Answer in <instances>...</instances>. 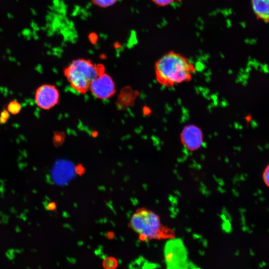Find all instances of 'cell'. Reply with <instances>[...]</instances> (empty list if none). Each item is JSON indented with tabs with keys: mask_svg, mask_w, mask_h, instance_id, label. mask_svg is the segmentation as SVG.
I'll list each match as a JSON object with an SVG mask.
<instances>
[{
	"mask_svg": "<svg viewBox=\"0 0 269 269\" xmlns=\"http://www.w3.org/2000/svg\"><path fill=\"white\" fill-rule=\"evenodd\" d=\"M180 139L186 149L190 151L196 150L201 147L203 143L202 131L195 125L187 126L181 132Z\"/></svg>",
	"mask_w": 269,
	"mask_h": 269,
	"instance_id": "cell-6",
	"label": "cell"
},
{
	"mask_svg": "<svg viewBox=\"0 0 269 269\" xmlns=\"http://www.w3.org/2000/svg\"><path fill=\"white\" fill-rule=\"evenodd\" d=\"M196 72V67L181 54L170 51L161 56L155 64L157 82L166 87L189 82Z\"/></svg>",
	"mask_w": 269,
	"mask_h": 269,
	"instance_id": "cell-1",
	"label": "cell"
},
{
	"mask_svg": "<svg viewBox=\"0 0 269 269\" xmlns=\"http://www.w3.org/2000/svg\"><path fill=\"white\" fill-rule=\"evenodd\" d=\"M102 265L105 269H116L118 265V260L113 257H108L103 261Z\"/></svg>",
	"mask_w": 269,
	"mask_h": 269,
	"instance_id": "cell-9",
	"label": "cell"
},
{
	"mask_svg": "<svg viewBox=\"0 0 269 269\" xmlns=\"http://www.w3.org/2000/svg\"><path fill=\"white\" fill-rule=\"evenodd\" d=\"M89 90L96 97L105 100L110 98L115 94L116 87L112 78L103 72L91 82Z\"/></svg>",
	"mask_w": 269,
	"mask_h": 269,
	"instance_id": "cell-5",
	"label": "cell"
},
{
	"mask_svg": "<svg viewBox=\"0 0 269 269\" xmlns=\"http://www.w3.org/2000/svg\"><path fill=\"white\" fill-rule=\"evenodd\" d=\"M251 2L257 18L267 22L269 18V0H251Z\"/></svg>",
	"mask_w": 269,
	"mask_h": 269,
	"instance_id": "cell-7",
	"label": "cell"
},
{
	"mask_svg": "<svg viewBox=\"0 0 269 269\" xmlns=\"http://www.w3.org/2000/svg\"><path fill=\"white\" fill-rule=\"evenodd\" d=\"M59 100L60 93L54 85L43 84L38 87L35 91V103L42 110H50L58 104Z\"/></svg>",
	"mask_w": 269,
	"mask_h": 269,
	"instance_id": "cell-4",
	"label": "cell"
},
{
	"mask_svg": "<svg viewBox=\"0 0 269 269\" xmlns=\"http://www.w3.org/2000/svg\"><path fill=\"white\" fill-rule=\"evenodd\" d=\"M129 226L141 241L172 239L174 237L173 231L162 224L159 216L145 208L136 210L131 217Z\"/></svg>",
	"mask_w": 269,
	"mask_h": 269,
	"instance_id": "cell-2",
	"label": "cell"
},
{
	"mask_svg": "<svg viewBox=\"0 0 269 269\" xmlns=\"http://www.w3.org/2000/svg\"><path fill=\"white\" fill-rule=\"evenodd\" d=\"M269 166H267L263 173V179L265 183L267 186L269 185Z\"/></svg>",
	"mask_w": 269,
	"mask_h": 269,
	"instance_id": "cell-13",
	"label": "cell"
},
{
	"mask_svg": "<svg viewBox=\"0 0 269 269\" xmlns=\"http://www.w3.org/2000/svg\"><path fill=\"white\" fill-rule=\"evenodd\" d=\"M21 105L16 100H12L7 105L6 110L12 115L18 114L21 110Z\"/></svg>",
	"mask_w": 269,
	"mask_h": 269,
	"instance_id": "cell-8",
	"label": "cell"
},
{
	"mask_svg": "<svg viewBox=\"0 0 269 269\" xmlns=\"http://www.w3.org/2000/svg\"><path fill=\"white\" fill-rule=\"evenodd\" d=\"M155 4L160 6H165L172 4L177 0H151Z\"/></svg>",
	"mask_w": 269,
	"mask_h": 269,
	"instance_id": "cell-11",
	"label": "cell"
},
{
	"mask_svg": "<svg viewBox=\"0 0 269 269\" xmlns=\"http://www.w3.org/2000/svg\"><path fill=\"white\" fill-rule=\"evenodd\" d=\"M9 113L6 110H3L0 114V124L5 123L8 119Z\"/></svg>",
	"mask_w": 269,
	"mask_h": 269,
	"instance_id": "cell-12",
	"label": "cell"
},
{
	"mask_svg": "<svg viewBox=\"0 0 269 269\" xmlns=\"http://www.w3.org/2000/svg\"><path fill=\"white\" fill-rule=\"evenodd\" d=\"M117 0H92V2L101 7H107L115 4Z\"/></svg>",
	"mask_w": 269,
	"mask_h": 269,
	"instance_id": "cell-10",
	"label": "cell"
},
{
	"mask_svg": "<svg viewBox=\"0 0 269 269\" xmlns=\"http://www.w3.org/2000/svg\"><path fill=\"white\" fill-rule=\"evenodd\" d=\"M104 70L102 65L81 58L73 60L65 68L63 73L70 86L82 94L89 90L91 82Z\"/></svg>",
	"mask_w": 269,
	"mask_h": 269,
	"instance_id": "cell-3",
	"label": "cell"
}]
</instances>
